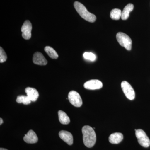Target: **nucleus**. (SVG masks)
Segmentation results:
<instances>
[{"instance_id":"2eb2a0df","label":"nucleus","mask_w":150,"mask_h":150,"mask_svg":"<svg viewBox=\"0 0 150 150\" xmlns=\"http://www.w3.org/2000/svg\"><path fill=\"white\" fill-rule=\"evenodd\" d=\"M58 115H59V121L62 124L67 125L70 123V118L66 112L62 110H59L58 112Z\"/></svg>"},{"instance_id":"39448f33","label":"nucleus","mask_w":150,"mask_h":150,"mask_svg":"<svg viewBox=\"0 0 150 150\" xmlns=\"http://www.w3.org/2000/svg\"><path fill=\"white\" fill-rule=\"evenodd\" d=\"M68 99L70 103L75 107H80L82 105V100L80 95L74 91H72L69 93Z\"/></svg>"},{"instance_id":"9d476101","label":"nucleus","mask_w":150,"mask_h":150,"mask_svg":"<svg viewBox=\"0 0 150 150\" xmlns=\"http://www.w3.org/2000/svg\"><path fill=\"white\" fill-rule=\"evenodd\" d=\"M23 140L28 144H35L38 141V138L35 132L33 130H30L25 135Z\"/></svg>"},{"instance_id":"6e6552de","label":"nucleus","mask_w":150,"mask_h":150,"mask_svg":"<svg viewBox=\"0 0 150 150\" xmlns=\"http://www.w3.org/2000/svg\"><path fill=\"white\" fill-rule=\"evenodd\" d=\"M102 87V83L98 80H91L84 84V87L88 90L99 89Z\"/></svg>"},{"instance_id":"20e7f679","label":"nucleus","mask_w":150,"mask_h":150,"mask_svg":"<svg viewBox=\"0 0 150 150\" xmlns=\"http://www.w3.org/2000/svg\"><path fill=\"white\" fill-rule=\"evenodd\" d=\"M138 143L142 146L148 148L150 146V140L146 133L142 129H135Z\"/></svg>"},{"instance_id":"423d86ee","label":"nucleus","mask_w":150,"mask_h":150,"mask_svg":"<svg viewBox=\"0 0 150 150\" xmlns=\"http://www.w3.org/2000/svg\"><path fill=\"white\" fill-rule=\"evenodd\" d=\"M121 88L126 97L130 100H133L135 97V93L131 85L126 81L121 83Z\"/></svg>"},{"instance_id":"0eeeda50","label":"nucleus","mask_w":150,"mask_h":150,"mask_svg":"<svg viewBox=\"0 0 150 150\" xmlns=\"http://www.w3.org/2000/svg\"><path fill=\"white\" fill-rule=\"evenodd\" d=\"M32 26L30 22L28 20L25 21L21 28L22 32V37L25 40H29L31 37V31Z\"/></svg>"},{"instance_id":"ddd939ff","label":"nucleus","mask_w":150,"mask_h":150,"mask_svg":"<svg viewBox=\"0 0 150 150\" xmlns=\"http://www.w3.org/2000/svg\"><path fill=\"white\" fill-rule=\"evenodd\" d=\"M123 134L120 133H115L111 134L109 137V141L112 144H118L123 140Z\"/></svg>"},{"instance_id":"f8f14e48","label":"nucleus","mask_w":150,"mask_h":150,"mask_svg":"<svg viewBox=\"0 0 150 150\" xmlns=\"http://www.w3.org/2000/svg\"><path fill=\"white\" fill-rule=\"evenodd\" d=\"M25 92L27 94V96L33 102L36 101L38 97L39 93L36 89L33 88L27 87L25 89Z\"/></svg>"},{"instance_id":"9b49d317","label":"nucleus","mask_w":150,"mask_h":150,"mask_svg":"<svg viewBox=\"0 0 150 150\" xmlns=\"http://www.w3.org/2000/svg\"><path fill=\"white\" fill-rule=\"evenodd\" d=\"M60 138L64 142L69 145H72L73 144V137L70 132L66 131H60L59 133Z\"/></svg>"},{"instance_id":"4468645a","label":"nucleus","mask_w":150,"mask_h":150,"mask_svg":"<svg viewBox=\"0 0 150 150\" xmlns=\"http://www.w3.org/2000/svg\"><path fill=\"white\" fill-rule=\"evenodd\" d=\"M134 6L133 4H129L127 5L123 9L122 12L121 18L123 20H126L129 18V14L133 10Z\"/></svg>"},{"instance_id":"7ed1b4c3","label":"nucleus","mask_w":150,"mask_h":150,"mask_svg":"<svg viewBox=\"0 0 150 150\" xmlns=\"http://www.w3.org/2000/svg\"><path fill=\"white\" fill-rule=\"evenodd\" d=\"M116 39L121 46L124 47L128 51L131 50L132 48V40L127 34L122 32H118L116 34Z\"/></svg>"},{"instance_id":"f03ea898","label":"nucleus","mask_w":150,"mask_h":150,"mask_svg":"<svg viewBox=\"0 0 150 150\" xmlns=\"http://www.w3.org/2000/svg\"><path fill=\"white\" fill-rule=\"evenodd\" d=\"M74 6L78 13L84 19L91 23L94 22L96 21V16L90 13L81 3L78 1L75 2Z\"/></svg>"},{"instance_id":"1a4fd4ad","label":"nucleus","mask_w":150,"mask_h":150,"mask_svg":"<svg viewBox=\"0 0 150 150\" xmlns=\"http://www.w3.org/2000/svg\"><path fill=\"white\" fill-rule=\"evenodd\" d=\"M33 61L35 64L45 66L47 64V61L41 53L37 52L34 54L33 58Z\"/></svg>"},{"instance_id":"6ab92c4d","label":"nucleus","mask_w":150,"mask_h":150,"mask_svg":"<svg viewBox=\"0 0 150 150\" xmlns=\"http://www.w3.org/2000/svg\"><path fill=\"white\" fill-rule=\"evenodd\" d=\"M83 56L85 59L89 61H94L96 59V56L92 53L85 52L84 53Z\"/></svg>"},{"instance_id":"a211bd4d","label":"nucleus","mask_w":150,"mask_h":150,"mask_svg":"<svg viewBox=\"0 0 150 150\" xmlns=\"http://www.w3.org/2000/svg\"><path fill=\"white\" fill-rule=\"evenodd\" d=\"M16 101L18 103H23L24 105H28L31 102V100L29 99L28 96H19L17 98Z\"/></svg>"},{"instance_id":"412c9836","label":"nucleus","mask_w":150,"mask_h":150,"mask_svg":"<svg viewBox=\"0 0 150 150\" xmlns=\"http://www.w3.org/2000/svg\"><path fill=\"white\" fill-rule=\"evenodd\" d=\"M3 123H4V121H3L2 118H0V125H1Z\"/></svg>"},{"instance_id":"4be33fe9","label":"nucleus","mask_w":150,"mask_h":150,"mask_svg":"<svg viewBox=\"0 0 150 150\" xmlns=\"http://www.w3.org/2000/svg\"><path fill=\"white\" fill-rule=\"evenodd\" d=\"M0 150H8L6 149H4V148H1V149H0Z\"/></svg>"},{"instance_id":"dca6fc26","label":"nucleus","mask_w":150,"mask_h":150,"mask_svg":"<svg viewBox=\"0 0 150 150\" xmlns=\"http://www.w3.org/2000/svg\"><path fill=\"white\" fill-rule=\"evenodd\" d=\"M45 52L47 53L50 58L52 59H57L59 57V55L56 51L50 46H46L44 48Z\"/></svg>"},{"instance_id":"f3484780","label":"nucleus","mask_w":150,"mask_h":150,"mask_svg":"<svg viewBox=\"0 0 150 150\" xmlns=\"http://www.w3.org/2000/svg\"><path fill=\"white\" fill-rule=\"evenodd\" d=\"M122 15V11L121 10L118 8L112 9L110 13V17L111 19L115 20L120 19Z\"/></svg>"},{"instance_id":"aec40b11","label":"nucleus","mask_w":150,"mask_h":150,"mask_svg":"<svg viewBox=\"0 0 150 150\" xmlns=\"http://www.w3.org/2000/svg\"><path fill=\"white\" fill-rule=\"evenodd\" d=\"M7 59V56L5 52L1 47L0 48V62L3 63L5 62Z\"/></svg>"},{"instance_id":"f257e3e1","label":"nucleus","mask_w":150,"mask_h":150,"mask_svg":"<svg viewBox=\"0 0 150 150\" xmlns=\"http://www.w3.org/2000/svg\"><path fill=\"white\" fill-rule=\"evenodd\" d=\"M83 142L88 148L93 147L96 142V134L93 129L89 126H84L82 129Z\"/></svg>"}]
</instances>
